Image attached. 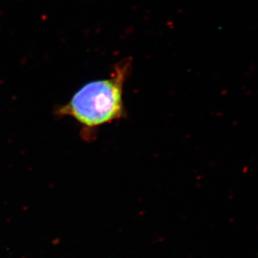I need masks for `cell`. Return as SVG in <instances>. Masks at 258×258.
Masks as SVG:
<instances>
[{
    "label": "cell",
    "instance_id": "obj_1",
    "mask_svg": "<svg viewBox=\"0 0 258 258\" xmlns=\"http://www.w3.org/2000/svg\"><path fill=\"white\" fill-rule=\"evenodd\" d=\"M129 71L130 62L121 63L107 78L85 84L58 108L57 114L72 118L88 136L99 127L121 119L125 115L123 92Z\"/></svg>",
    "mask_w": 258,
    "mask_h": 258
}]
</instances>
